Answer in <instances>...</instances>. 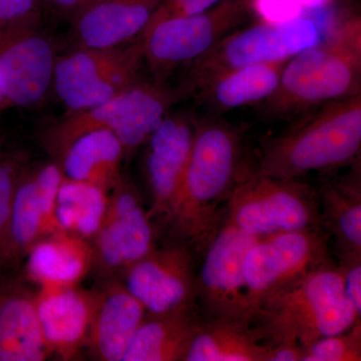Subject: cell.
<instances>
[{"label": "cell", "instance_id": "12", "mask_svg": "<svg viewBox=\"0 0 361 361\" xmlns=\"http://www.w3.org/2000/svg\"><path fill=\"white\" fill-rule=\"evenodd\" d=\"M63 179L58 164L23 169L14 190L0 251V272L18 265L40 239L63 230L56 214V197Z\"/></svg>", "mask_w": 361, "mask_h": 361}, {"label": "cell", "instance_id": "14", "mask_svg": "<svg viewBox=\"0 0 361 361\" xmlns=\"http://www.w3.org/2000/svg\"><path fill=\"white\" fill-rule=\"evenodd\" d=\"M56 58L39 25L0 28V89L9 108L44 102L54 84Z\"/></svg>", "mask_w": 361, "mask_h": 361}, {"label": "cell", "instance_id": "23", "mask_svg": "<svg viewBox=\"0 0 361 361\" xmlns=\"http://www.w3.org/2000/svg\"><path fill=\"white\" fill-rule=\"evenodd\" d=\"M270 344L255 324L204 318L184 361H267Z\"/></svg>", "mask_w": 361, "mask_h": 361}, {"label": "cell", "instance_id": "4", "mask_svg": "<svg viewBox=\"0 0 361 361\" xmlns=\"http://www.w3.org/2000/svg\"><path fill=\"white\" fill-rule=\"evenodd\" d=\"M358 322L360 317L344 290L341 266L331 263L266 297L253 324L270 346L294 342L306 348Z\"/></svg>", "mask_w": 361, "mask_h": 361}, {"label": "cell", "instance_id": "15", "mask_svg": "<svg viewBox=\"0 0 361 361\" xmlns=\"http://www.w3.org/2000/svg\"><path fill=\"white\" fill-rule=\"evenodd\" d=\"M155 230L135 188L122 179L94 236V259L106 271H123L156 247Z\"/></svg>", "mask_w": 361, "mask_h": 361}, {"label": "cell", "instance_id": "8", "mask_svg": "<svg viewBox=\"0 0 361 361\" xmlns=\"http://www.w3.org/2000/svg\"><path fill=\"white\" fill-rule=\"evenodd\" d=\"M142 63L140 37L118 47H75L56 58L52 87L70 113L87 110L141 80Z\"/></svg>", "mask_w": 361, "mask_h": 361}, {"label": "cell", "instance_id": "1", "mask_svg": "<svg viewBox=\"0 0 361 361\" xmlns=\"http://www.w3.org/2000/svg\"><path fill=\"white\" fill-rule=\"evenodd\" d=\"M238 130L221 121L196 122L193 147L179 192L167 220L173 240L198 254L220 229L233 189L246 177Z\"/></svg>", "mask_w": 361, "mask_h": 361}, {"label": "cell", "instance_id": "2", "mask_svg": "<svg viewBox=\"0 0 361 361\" xmlns=\"http://www.w3.org/2000/svg\"><path fill=\"white\" fill-rule=\"evenodd\" d=\"M360 94L361 18L349 16L337 21L317 44L287 61L263 111L269 118H290Z\"/></svg>", "mask_w": 361, "mask_h": 361}, {"label": "cell", "instance_id": "17", "mask_svg": "<svg viewBox=\"0 0 361 361\" xmlns=\"http://www.w3.org/2000/svg\"><path fill=\"white\" fill-rule=\"evenodd\" d=\"M40 324L51 355L75 360L87 344L99 294L75 287L37 292Z\"/></svg>", "mask_w": 361, "mask_h": 361}, {"label": "cell", "instance_id": "21", "mask_svg": "<svg viewBox=\"0 0 361 361\" xmlns=\"http://www.w3.org/2000/svg\"><path fill=\"white\" fill-rule=\"evenodd\" d=\"M25 259L26 275L39 289L77 286L96 261L87 239L63 230L37 241Z\"/></svg>", "mask_w": 361, "mask_h": 361}, {"label": "cell", "instance_id": "31", "mask_svg": "<svg viewBox=\"0 0 361 361\" xmlns=\"http://www.w3.org/2000/svg\"><path fill=\"white\" fill-rule=\"evenodd\" d=\"M220 1L222 0H163L142 33L148 32L161 21L203 13Z\"/></svg>", "mask_w": 361, "mask_h": 361}, {"label": "cell", "instance_id": "38", "mask_svg": "<svg viewBox=\"0 0 361 361\" xmlns=\"http://www.w3.org/2000/svg\"><path fill=\"white\" fill-rule=\"evenodd\" d=\"M101 1V0H82V11L85 9L89 8V7L94 6V4H97V2Z\"/></svg>", "mask_w": 361, "mask_h": 361}, {"label": "cell", "instance_id": "20", "mask_svg": "<svg viewBox=\"0 0 361 361\" xmlns=\"http://www.w3.org/2000/svg\"><path fill=\"white\" fill-rule=\"evenodd\" d=\"M204 318L196 305L147 312L122 361H184Z\"/></svg>", "mask_w": 361, "mask_h": 361}, {"label": "cell", "instance_id": "34", "mask_svg": "<svg viewBox=\"0 0 361 361\" xmlns=\"http://www.w3.org/2000/svg\"><path fill=\"white\" fill-rule=\"evenodd\" d=\"M304 348L294 342H279L270 346L267 361H302Z\"/></svg>", "mask_w": 361, "mask_h": 361}, {"label": "cell", "instance_id": "22", "mask_svg": "<svg viewBox=\"0 0 361 361\" xmlns=\"http://www.w3.org/2000/svg\"><path fill=\"white\" fill-rule=\"evenodd\" d=\"M147 310L123 283L99 294L87 344L99 360L122 361Z\"/></svg>", "mask_w": 361, "mask_h": 361}, {"label": "cell", "instance_id": "9", "mask_svg": "<svg viewBox=\"0 0 361 361\" xmlns=\"http://www.w3.org/2000/svg\"><path fill=\"white\" fill-rule=\"evenodd\" d=\"M250 6V0H222L203 13L161 21L140 35L154 80L166 84L176 68L210 51L245 23Z\"/></svg>", "mask_w": 361, "mask_h": 361}, {"label": "cell", "instance_id": "27", "mask_svg": "<svg viewBox=\"0 0 361 361\" xmlns=\"http://www.w3.org/2000/svg\"><path fill=\"white\" fill-rule=\"evenodd\" d=\"M110 194L102 188L63 176L56 197V219L63 231L94 238L108 210Z\"/></svg>", "mask_w": 361, "mask_h": 361}, {"label": "cell", "instance_id": "6", "mask_svg": "<svg viewBox=\"0 0 361 361\" xmlns=\"http://www.w3.org/2000/svg\"><path fill=\"white\" fill-rule=\"evenodd\" d=\"M322 39L315 20L298 16L282 21H263L234 30L210 51L188 63L186 75L178 85L183 99L198 96L214 80L245 66L288 61Z\"/></svg>", "mask_w": 361, "mask_h": 361}, {"label": "cell", "instance_id": "35", "mask_svg": "<svg viewBox=\"0 0 361 361\" xmlns=\"http://www.w3.org/2000/svg\"><path fill=\"white\" fill-rule=\"evenodd\" d=\"M61 18L71 21L82 11V0H42Z\"/></svg>", "mask_w": 361, "mask_h": 361}, {"label": "cell", "instance_id": "36", "mask_svg": "<svg viewBox=\"0 0 361 361\" xmlns=\"http://www.w3.org/2000/svg\"><path fill=\"white\" fill-rule=\"evenodd\" d=\"M303 7H310V8H314V7L322 6L323 4H326L329 0H297Z\"/></svg>", "mask_w": 361, "mask_h": 361}, {"label": "cell", "instance_id": "19", "mask_svg": "<svg viewBox=\"0 0 361 361\" xmlns=\"http://www.w3.org/2000/svg\"><path fill=\"white\" fill-rule=\"evenodd\" d=\"M163 0H101L71 20L77 47H114L141 35Z\"/></svg>", "mask_w": 361, "mask_h": 361}, {"label": "cell", "instance_id": "37", "mask_svg": "<svg viewBox=\"0 0 361 361\" xmlns=\"http://www.w3.org/2000/svg\"><path fill=\"white\" fill-rule=\"evenodd\" d=\"M7 108H9L8 104H7L6 97H4L2 90L0 89V113Z\"/></svg>", "mask_w": 361, "mask_h": 361}, {"label": "cell", "instance_id": "25", "mask_svg": "<svg viewBox=\"0 0 361 361\" xmlns=\"http://www.w3.org/2000/svg\"><path fill=\"white\" fill-rule=\"evenodd\" d=\"M325 230L334 238L339 259L361 255L360 163L341 180L317 192Z\"/></svg>", "mask_w": 361, "mask_h": 361}, {"label": "cell", "instance_id": "26", "mask_svg": "<svg viewBox=\"0 0 361 361\" xmlns=\"http://www.w3.org/2000/svg\"><path fill=\"white\" fill-rule=\"evenodd\" d=\"M288 61L259 63L230 71L214 80L197 97L219 111L261 103L276 90Z\"/></svg>", "mask_w": 361, "mask_h": 361}, {"label": "cell", "instance_id": "3", "mask_svg": "<svg viewBox=\"0 0 361 361\" xmlns=\"http://www.w3.org/2000/svg\"><path fill=\"white\" fill-rule=\"evenodd\" d=\"M361 148V94L323 104L265 142L249 175L299 180L353 164Z\"/></svg>", "mask_w": 361, "mask_h": 361}, {"label": "cell", "instance_id": "11", "mask_svg": "<svg viewBox=\"0 0 361 361\" xmlns=\"http://www.w3.org/2000/svg\"><path fill=\"white\" fill-rule=\"evenodd\" d=\"M258 239L223 223L211 240L197 275V303L204 317L253 323L255 308L247 289L244 260Z\"/></svg>", "mask_w": 361, "mask_h": 361}, {"label": "cell", "instance_id": "33", "mask_svg": "<svg viewBox=\"0 0 361 361\" xmlns=\"http://www.w3.org/2000/svg\"><path fill=\"white\" fill-rule=\"evenodd\" d=\"M250 6L265 21H282L301 16L302 6L297 0H251Z\"/></svg>", "mask_w": 361, "mask_h": 361}, {"label": "cell", "instance_id": "29", "mask_svg": "<svg viewBox=\"0 0 361 361\" xmlns=\"http://www.w3.org/2000/svg\"><path fill=\"white\" fill-rule=\"evenodd\" d=\"M25 166V156L20 152L0 153V251L6 237L14 190Z\"/></svg>", "mask_w": 361, "mask_h": 361}, {"label": "cell", "instance_id": "16", "mask_svg": "<svg viewBox=\"0 0 361 361\" xmlns=\"http://www.w3.org/2000/svg\"><path fill=\"white\" fill-rule=\"evenodd\" d=\"M196 122L169 113L144 145L145 174L152 196L151 219L167 218L179 192L193 147Z\"/></svg>", "mask_w": 361, "mask_h": 361}, {"label": "cell", "instance_id": "10", "mask_svg": "<svg viewBox=\"0 0 361 361\" xmlns=\"http://www.w3.org/2000/svg\"><path fill=\"white\" fill-rule=\"evenodd\" d=\"M329 242L326 230L313 229L272 235L252 244L244 260V274L255 313L266 297L334 263Z\"/></svg>", "mask_w": 361, "mask_h": 361}, {"label": "cell", "instance_id": "24", "mask_svg": "<svg viewBox=\"0 0 361 361\" xmlns=\"http://www.w3.org/2000/svg\"><path fill=\"white\" fill-rule=\"evenodd\" d=\"M66 178L102 188L109 194L123 179L121 169L125 149L110 130L85 133L70 142L61 154Z\"/></svg>", "mask_w": 361, "mask_h": 361}, {"label": "cell", "instance_id": "32", "mask_svg": "<svg viewBox=\"0 0 361 361\" xmlns=\"http://www.w3.org/2000/svg\"><path fill=\"white\" fill-rule=\"evenodd\" d=\"M343 274L344 290L348 300L357 313L361 315V255L349 256L341 259Z\"/></svg>", "mask_w": 361, "mask_h": 361}, {"label": "cell", "instance_id": "5", "mask_svg": "<svg viewBox=\"0 0 361 361\" xmlns=\"http://www.w3.org/2000/svg\"><path fill=\"white\" fill-rule=\"evenodd\" d=\"M182 99L177 87L140 80L104 103L73 111L52 123L45 130L44 141L51 151L61 154L80 135L106 130L118 137L125 153L130 154L146 144L171 108Z\"/></svg>", "mask_w": 361, "mask_h": 361}, {"label": "cell", "instance_id": "28", "mask_svg": "<svg viewBox=\"0 0 361 361\" xmlns=\"http://www.w3.org/2000/svg\"><path fill=\"white\" fill-rule=\"evenodd\" d=\"M361 325L356 322L341 334L324 337L304 348L302 361H360Z\"/></svg>", "mask_w": 361, "mask_h": 361}, {"label": "cell", "instance_id": "18", "mask_svg": "<svg viewBox=\"0 0 361 361\" xmlns=\"http://www.w3.org/2000/svg\"><path fill=\"white\" fill-rule=\"evenodd\" d=\"M51 355L37 292L20 278L0 280V361H42Z\"/></svg>", "mask_w": 361, "mask_h": 361}, {"label": "cell", "instance_id": "30", "mask_svg": "<svg viewBox=\"0 0 361 361\" xmlns=\"http://www.w3.org/2000/svg\"><path fill=\"white\" fill-rule=\"evenodd\" d=\"M42 0H0V28L39 25Z\"/></svg>", "mask_w": 361, "mask_h": 361}, {"label": "cell", "instance_id": "13", "mask_svg": "<svg viewBox=\"0 0 361 361\" xmlns=\"http://www.w3.org/2000/svg\"><path fill=\"white\" fill-rule=\"evenodd\" d=\"M193 247L172 240L155 247L123 270V285L142 304L147 312L166 311L197 304L196 256Z\"/></svg>", "mask_w": 361, "mask_h": 361}, {"label": "cell", "instance_id": "7", "mask_svg": "<svg viewBox=\"0 0 361 361\" xmlns=\"http://www.w3.org/2000/svg\"><path fill=\"white\" fill-rule=\"evenodd\" d=\"M223 223L257 238L325 229L317 191L299 180L249 175L233 189Z\"/></svg>", "mask_w": 361, "mask_h": 361}]
</instances>
